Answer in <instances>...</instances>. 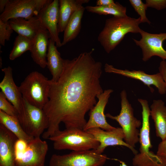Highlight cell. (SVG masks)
Wrapping results in <instances>:
<instances>
[{"mask_svg":"<svg viewBox=\"0 0 166 166\" xmlns=\"http://www.w3.org/2000/svg\"><path fill=\"white\" fill-rule=\"evenodd\" d=\"M93 50L82 53L71 60L64 59L58 79L49 80V100L43 109L49 121L43 139H48L59 130L61 122L66 128L83 129L86 113L104 91L100 82L102 64L93 57Z\"/></svg>","mask_w":166,"mask_h":166,"instance_id":"1","label":"cell"},{"mask_svg":"<svg viewBox=\"0 0 166 166\" xmlns=\"http://www.w3.org/2000/svg\"><path fill=\"white\" fill-rule=\"evenodd\" d=\"M141 23L140 18H136L127 16L107 19L104 26L99 34L97 40L108 53L113 50L125 35L131 33H139Z\"/></svg>","mask_w":166,"mask_h":166,"instance_id":"2","label":"cell"},{"mask_svg":"<svg viewBox=\"0 0 166 166\" xmlns=\"http://www.w3.org/2000/svg\"><path fill=\"white\" fill-rule=\"evenodd\" d=\"M142 108V122L139 131L140 152L132 159L134 166H166V159L150 151L152 148L150 139L149 117L150 109L148 101L138 99Z\"/></svg>","mask_w":166,"mask_h":166,"instance_id":"3","label":"cell"},{"mask_svg":"<svg viewBox=\"0 0 166 166\" xmlns=\"http://www.w3.org/2000/svg\"><path fill=\"white\" fill-rule=\"evenodd\" d=\"M48 139L53 142V148L57 150L67 149L79 151L96 149L100 144L91 134L77 128L60 130Z\"/></svg>","mask_w":166,"mask_h":166,"instance_id":"4","label":"cell"},{"mask_svg":"<svg viewBox=\"0 0 166 166\" xmlns=\"http://www.w3.org/2000/svg\"><path fill=\"white\" fill-rule=\"evenodd\" d=\"M18 87L23 98L33 105L43 109L48 101L49 80L38 71L30 73Z\"/></svg>","mask_w":166,"mask_h":166,"instance_id":"5","label":"cell"},{"mask_svg":"<svg viewBox=\"0 0 166 166\" xmlns=\"http://www.w3.org/2000/svg\"><path fill=\"white\" fill-rule=\"evenodd\" d=\"M121 109L119 114L113 116L109 113L106 117L117 121L121 126L124 135V140L133 148L139 141V131L137 129L142 125L141 121L134 115L133 109L127 98L126 91L120 93Z\"/></svg>","mask_w":166,"mask_h":166,"instance_id":"6","label":"cell"},{"mask_svg":"<svg viewBox=\"0 0 166 166\" xmlns=\"http://www.w3.org/2000/svg\"><path fill=\"white\" fill-rule=\"evenodd\" d=\"M108 159L106 155L99 154L95 149L73 151L65 154L52 155L49 166H102Z\"/></svg>","mask_w":166,"mask_h":166,"instance_id":"7","label":"cell"},{"mask_svg":"<svg viewBox=\"0 0 166 166\" xmlns=\"http://www.w3.org/2000/svg\"><path fill=\"white\" fill-rule=\"evenodd\" d=\"M18 120L26 133L33 138L40 137L48 127V119L43 109L23 98V112Z\"/></svg>","mask_w":166,"mask_h":166,"instance_id":"8","label":"cell"},{"mask_svg":"<svg viewBox=\"0 0 166 166\" xmlns=\"http://www.w3.org/2000/svg\"><path fill=\"white\" fill-rule=\"evenodd\" d=\"M53 0H10L0 15V20L8 22L21 18L26 20L38 15L41 11Z\"/></svg>","mask_w":166,"mask_h":166,"instance_id":"9","label":"cell"},{"mask_svg":"<svg viewBox=\"0 0 166 166\" xmlns=\"http://www.w3.org/2000/svg\"><path fill=\"white\" fill-rule=\"evenodd\" d=\"M139 33L141 37L140 40L133 39L141 49L143 61H146L154 56L159 57L162 60H166V50L163 44L166 39V33L151 34L141 29Z\"/></svg>","mask_w":166,"mask_h":166,"instance_id":"10","label":"cell"},{"mask_svg":"<svg viewBox=\"0 0 166 166\" xmlns=\"http://www.w3.org/2000/svg\"><path fill=\"white\" fill-rule=\"evenodd\" d=\"M48 150L46 141L34 138L27 143L22 155L15 159V166H44Z\"/></svg>","mask_w":166,"mask_h":166,"instance_id":"11","label":"cell"},{"mask_svg":"<svg viewBox=\"0 0 166 166\" xmlns=\"http://www.w3.org/2000/svg\"><path fill=\"white\" fill-rule=\"evenodd\" d=\"M104 70L107 73L117 74L139 80L148 86L152 92L154 90L151 88V85L155 86L157 89L160 94L163 95L166 93V84L159 72L155 74H149L140 70L130 71L117 69L108 63L105 65Z\"/></svg>","mask_w":166,"mask_h":166,"instance_id":"12","label":"cell"},{"mask_svg":"<svg viewBox=\"0 0 166 166\" xmlns=\"http://www.w3.org/2000/svg\"><path fill=\"white\" fill-rule=\"evenodd\" d=\"M91 134L100 143L95 149L99 154H102L105 148L109 146L120 145L125 146L130 149L135 155L138 151L124 141L125 136L121 128H115L110 131H106L101 128H95L86 131Z\"/></svg>","mask_w":166,"mask_h":166,"instance_id":"13","label":"cell"},{"mask_svg":"<svg viewBox=\"0 0 166 166\" xmlns=\"http://www.w3.org/2000/svg\"><path fill=\"white\" fill-rule=\"evenodd\" d=\"M37 16L42 27L48 31L50 38L55 42L57 47L61 46L58 30L59 0L52 1L41 11Z\"/></svg>","mask_w":166,"mask_h":166,"instance_id":"14","label":"cell"},{"mask_svg":"<svg viewBox=\"0 0 166 166\" xmlns=\"http://www.w3.org/2000/svg\"><path fill=\"white\" fill-rule=\"evenodd\" d=\"M113 91L112 89H106L97 97L98 101L90 111L89 118L83 130L86 131L91 128H97L106 131H110L115 128L107 122L104 113L105 106Z\"/></svg>","mask_w":166,"mask_h":166,"instance_id":"15","label":"cell"},{"mask_svg":"<svg viewBox=\"0 0 166 166\" xmlns=\"http://www.w3.org/2000/svg\"><path fill=\"white\" fill-rule=\"evenodd\" d=\"M4 73L3 78L0 83V88L7 100L15 107L19 113V117L23 110V98L14 81L11 67L8 66L2 69Z\"/></svg>","mask_w":166,"mask_h":166,"instance_id":"16","label":"cell"},{"mask_svg":"<svg viewBox=\"0 0 166 166\" xmlns=\"http://www.w3.org/2000/svg\"><path fill=\"white\" fill-rule=\"evenodd\" d=\"M16 136L0 124V166H15Z\"/></svg>","mask_w":166,"mask_h":166,"instance_id":"17","label":"cell"},{"mask_svg":"<svg viewBox=\"0 0 166 166\" xmlns=\"http://www.w3.org/2000/svg\"><path fill=\"white\" fill-rule=\"evenodd\" d=\"M50 39L49 33L42 28L33 40L31 56L34 61L42 68L47 66V51Z\"/></svg>","mask_w":166,"mask_h":166,"instance_id":"18","label":"cell"},{"mask_svg":"<svg viewBox=\"0 0 166 166\" xmlns=\"http://www.w3.org/2000/svg\"><path fill=\"white\" fill-rule=\"evenodd\" d=\"M13 30L18 35L26 37L33 40L39 31L43 28L37 16H34L26 20L18 18L9 21Z\"/></svg>","mask_w":166,"mask_h":166,"instance_id":"19","label":"cell"},{"mask_svg":"<svg viewBox=\"0 0 166 166\" xmlns=\"http://www.w3.org/2000/svg\"><path fill=\"white\" fill-rule=\"evenodd\" d=\"M150 116L153 120L156 136L166 139V106L161 99L154 100L150 106Z\"/></svg>","mask_w":166,"mask_h":166,"instance_id":"20","label":"cell"},{"mask_svg":"<svg viewBox=\"0 0 166 166\" xmlns=\"http://www.w3.org/2000/svg\"><path fill=\"white\" fill-rule=\"evenodd\" d=\"M89 0H59L58 30L64 32L70 18L77 10Z\"/></svg>","mask_w":166,"mask_h":166,"instance_id":"21","label":"cell"},{"mask_svg":"<svg viewBox=\"0 0 166 166\" xmlns=\"http://www.w3.org/2000/svg\"><path fill=\"white\" fill-rule=\"evenodd\" d=\"M55 42L50 38L46 57L47 66L52 76L51 80H57L61 74L64 60L57 49Z\"/></svg>","mask_w":166,"mask_h":166,"instance_id":"22","label":"cell"},{"mask_svg":"<svg viewBox=\"0 0 166 166\" xmlns=\"http://www.w3.org/2000/svg\"><path fill=\"white\" fill-rule=\"evenodd\" d=\"M85 10V8L82 6L75 12L70 18L64 31L62 46L74 39L79 34Z\"/></svg>","mask_w":166,"mask_h":166,"instance_id":"23","label":"cell"},{"mask_svg":"<svg viewBox=\"0 0 166 166\" xmlns=\"http://www.w3.org/2000/svg\"><path fill=\"white\" fill-rule=\"evenodd\" d=\"M0 124L15 135L18 139L28 143L34 138L26 133L18 118L9 115L0 110Z\"/></svg>","mask_w":166,"mask_h":166,"instance_id":"24","label":"cell"},{"mask_svg":"<svg viewBox=\"0 0 166 166\" xmlns=\"http://www.w3.org/2000/svg\"><path fill=\"white\" fill-rule=\"evenodd\" d=\"M89 12L100 15H112L113 17H124L126 16V8L116 2L115 5L106 6H88L85 7Z\"/></svg>","mask_w":166,"mask_h":166,"instance_id":"25","label":"cell"},{"mask_svg":"<svg viewBox=\"0 0 166 166\" xmlns=\"http://www.w3.org/2000/svg\"><path fill=\"white\" fill-rule=\"evenodd\" d=\"M33 40L18 35L15 38L14 46L9 56V59L14 60L27 51L30 50Z\"/></svg>","mask_w":166,"mask_h":166,"instance_id":"26","label":"cell"},{"mask_svg":"<svg viewBox=\"0 0 166 166\" xmlns=\"http://www.w3.org/2000/svg\"><path fill=\"white\" fill-rule=\"evenodd\" d=\"M0 110L18 119L19 115L18 111L2 92H0Z\"/></svg>","mask_w":166,"mask_h":166,"instance_id":"27","label":"cell"},{"mask_svg":"<svg viewBox=\"0 0 166 166\" xmlns=\"http://www.w3.org/2000/svg\"><path fill=\"white\" fill-rule=\"evenodd\" d=\"M129 2L135 11L139 15L141 23L146 22L150 24L151 22L146 17V11L147 8L145 3L141 0H129Z\"/></svg>","mask_w":166,"mask_h":166,"instance_id":"28","label":"cell"},{"mask_svg":"<svg viewBox=\"0 0 166 166\" xmlns=\"http://www.w3.org/2000/svg\"><path fill=\"white\" fill-rule=\"evenodd\" d=\"M14 30L8 21L0 20V44L4 46L6 41H9Z\"/></svg>","mask_w":166,"mask_h":166,"instance_id":"29","label":"cell"},{"mask_svg":"<svg viewBox=\"0 0 166 166\" xmlns=\"http://www.w3.org/2000/svg\"><path fill=\"white\" fill-rule=\"evenodd\" d=\"M145 4L147 7H151L158 10L166 8V0H146Z\"/></svg>","mask_w":166,"mask_h":166,"instance_id":"30","label":"cell"},{"mask_svg":"<svg viewBox=\"0 0 166 166\" xmlns=\"http://www.w3.org/2000/svg\"><path fill=\"white\" fill-rule=\"evenodd\" d=\"M26 141L18 139L15 145V159L21 156L25 150L27 146Z\"/></svg>","mask_w":166,"mask_h":166,"instance_id":"31","label":"cell"},{"mask_svg":"<svg viewBox=\"0 0 166 166\" xmlns=\"http://www.w3.org/2000/svg\"><path fill=\"white\" fill-rule=\"evenodd\" d=\"M156 154L166 159V139L159 144Z\"/></svg>","mask_w":166,"mask_h":166,"instance_id":"32","label":"cell"},{"mask_svg":"<svg viewBox=\"0 0 166 166\" xmlns=\"http://www.w3.org/2000/svg\"><path fill=\"white\" fill-rule=\"evenodd\" d=\"M158 69L159 72L161 74L166 85V61L165 60H162L160 62Z\"/></svg>","mask_w":166,"mask_h":166,"instance_id":"33","label":"cell"},{"mask_svg":"<svg viewBox=\"0 0 166 166\" xmlns=\"http://www.w3.org/2000/svg\"><path fill=\"white\" fill-rule=\"evenodd\" d=\"M113 0H97L96 6H106L115 5L116 4Z\"/></svg>","mask_w":166,"mask_h":166,"instance_id":"34","label":"cell"},{"mask_svg":"<svg viewBox=\"0 0 166 166\" xmlns=\"http://www.w3.org/2000/svg\"><path fill=\"white\" fill-rule=\"evenodd\" d=\"M9 0H0V13L2 14Z\"/></svg>","mask_w":166,"mask_h":166,"instance_id":"35","label":"cell"},{"mask_svg":"<svg viewBox=\"0 0 166 166\" xmlns=\"http://www.w3.org/2000/svg\"><path fill=\"white\" fill-rule=\"evenodd\" d=\"M114 160L118 161L121 163V166H128L126 163L124 161H121L117 159H114Z\"/></svg>","mask_w":166,"mask_h":166,"instance_id":"36","label":"cell"}]
</instances>
